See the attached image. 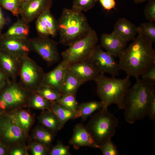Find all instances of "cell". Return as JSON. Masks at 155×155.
<instances>
[{"label": "cell", "instance_id": "obj_1", "mask_svg": "<svg viewBox=\"0 0 155 155\" xmlns=\"http://www.w3.org/2000/svg\"><path fill=\"white\" fill-rule=\"evenodd\" d=\"M138 35L118 57L120 70L136 79L155 64L152 43L142 34Z\"/></svg>", "mask_w": 155, "mask_h": 155}, {"label": "cell", "instance_id": "obj_2", "mask_svg": "<svg viewBox=\"0 0 155 155\" xmlns=\"http://www.w3.org/2000/svg\"><path fill=\"white\" fill-rule=\"evenodd\" d=\"M136 82L128 90L124 101V117L130 124L144 118L147 116L152 96L155 92L154 85L142 79Z\"/></svg>", "mask_w": 155, "mask_h": 155}, {"label": "cell", "instance_id": "obj_3", "mask_svg": "<svg viewBox=\"0 0 155 155\" xmlns=\"http://www.w3.org/2000/svg\"><path fill=\"white\" fill-rule=\"evenodd\" d=\"M57 21L59 43L64 46L85 37L93 30L85 15L72 8H64Z\"/></svg>", "mask_w": 155, "mask_h": 155}, {"label": "cell", "instance_id": "obj_4", "mask_svg": "<svg viewBox=\"0 0 155 155\" xmlns=\"http://www.w3.org/2000/svg\"><path fill=\"white\" fill-rule=\"evenodd\" d=\"M130 76L123 79L115 77H108L100 73L95 79L97 94L101 101L107 108L113 104H116L119 109H124L125 95L131 86Z\"/></svg>", "mask_w": 155, "mask_h": 155}, {"label": "cell", "instance_id": "obj_5", "mask_svg": "<svg viewBox=\"0 0 155 155\" xmlns=\"http://www.w3.org/2000/svg\"><path fill=\"white\" fill-rule=\"evenodd\" d=\"M91 118L86 127L96 144L99 147L114 135L118 123V119L103 108Z\"/></svg>", "mask_w": 155, "mask_h": 155}, {"label": "cell", "instance_id": "obj_6", "mask_svg": "<svg viewBox=\"0 0 155 155\" xmlns=\"http://www.w3.org/2000/svg\"><path fill=\"white\" fill-rule=\"evenodd\" d=\"M98 40L96 32L92 30L88 35L74 42L61 53L63 60L70 65L86 59Z\"/></svg>", "mask_w": 155, "mask_h": 155}, {"label": "cell", "instance_id": "obj_7", "mask_svg": "<svg viewBox=\"0 0 155 155\" xmlns=\"http://www.w3.org/2000/svg\"><path fill=\"white\" fill-rule=\"evenodd\" d=\"M44 73L43 69L28 56L22 59L20 82L31 92H37L42 85Z\"/></svg>", "mask_w": 155, "mask_h": 155}, {"label": "cell", "instance_id": "obj_8", "mask_svg": "<svg viewBox=\"0 0 155 155\" xmlns=\"http://www.w3.org/2000/svg\"><path fill=\"white\" fill-rule=\"evenodd\" d=\"M31 93L20 82H18L17 81L12 80L10 83L0 92V98L6 104L7 110L11 111L28 106Z\"/></svg>", "mask_w": 155, "mask_h": 155}, {"label": "cell", "instance_id": "obj_9", "mask_svg": "<svg viewBox=\"0 0 155 155\" xmlns=\"http://www.w3.org/2000/svg\"><path fill=\"white\" fill-rule=\"evenodd\" d=\"M31 51L38 54L51 65L57 62L60 57L58 51V43L49 37H38L28 39Z\"/></svg>", "mask_w": 155, "mask_h": 155}, {"label": "cell", "instance_id": "obj_10", "mask_svg": "<svg viewBox=\"0 0 155 155\" xmlns=\"http://www.w3.org/2000/svg\"><path fill=\"white\" fill-rule=\"evenodd\" d=\"M27 135L5 115H0V137L10 149L24 146Z\"/></svg>", "mask_w": 155, "mask_h": 155}, {"label": "cell", "instance_id": "obj_11", "mask_svg": "<svg viewBox=\"0 0 155 155\" xmlns=\"http://www.w3.org/2000/svg\"><path fill=\"white\" fill-rule=\"evenodd\" d=\"M114 57L103 51L99 44L96 45L86 59L90 61L100 73H108L112 76L118 75L120 70Z\"/></svg>", "mask_w": 155, "mask_h": 155}, {"label": "cell", "instance_id": "obj_12", "mask_svg": "<svg viewBox=\"0 0 155 155\" xmlns=\"http://www.w3.org/2000/svg\"><path fill=\"white\" fill-rule=\"evenodd\" d=\"M0 49L5 51L21 59L28 57L32 51L28 39L0 35Z\"/></svg>", "mask_w": 155, "mask_h": 155}, {"label": "cell", "instance_id": "obj_13", "mask_svg": "<svg viewBox=\"0 0 155 155\" xmlns=\"http://www.w3.org/2000/svg\"><path fill=\"white\" fill-rule=\"evenodd\" d=\"M52 0H30L22 3L19 12L21 18L29 24L52 6Z\"/></svg>", "mask_w": 155, "mask_h": 155}, {"label": "cell", "instance_id": "obj_14", "mask_svg": "<svg viewBox=\"0 0 155 155\" xmlns=\"http://www.w3.org/2000/svg\"><path fill=\"white\" fill-rule=\"evenodd\" d=\"M36 27L39 36L55 37L58 33L57 21L50 9L42 13L37 18Z\"/></svg>", "mask_w": 155, "mask_h": 155}, {"label": "cell", "instance_id": "obj_15", "mask_svg": "<svg viewBox=\"0 0 155 155\" xmlns=\"http://www.w3.org/2000/svg\"><path fill=\"white\" fill-rule=\"evenodd\" d=\"M69 69L83 84L94 80L100 73L94 65L87 59L69 65Z\"/></svg>", "mask_w": 155, "mask_h": 155}, {"label": "cell", "instance_id": "obj_16", "mask_svg": "<svg viewBox=\"0 0 155 155\" xmlns=\"http://www.w3.org/2000/svg\"><path fill=\"white\" fill-rule=\"evenodd\" d=\"M22 59L0 49V67L13 81L16 82L19 75Z\"/></svg>", "mask_w": 155, "mask_h": 155}, {"label": "cell", "instance_id": "obj_17", "mask_svg": "<svg viewBox=\"0 0 155 155\" xmlns=\"http://www.w3.org/2000/svg\"><path fill=\"white\" fill-rule=\"evenodd\" d=\"M125 42L114 32L103 33L100 37V46L114 57H118L126 48Z\"/></svg>", "mask_w": 155, "mask_h": 155}, {"label": "cell", "instance_id": "obj_18", "mask_svg": "<svg viewBox=\"0 0 155 155\" xmlns=\"http://www.w3.org/2000/svg\"><path fill=\"white\" fill-rule=\"evenodd\" d=\"M69 143L76 150L83 146L99 148L86 127L81 123L77 124L75 127L73 135Z\"/></svg>", "mask_w": 155, "mask_h": 155}, {"label": "cell", "instance_id": "obj_19", "mask_svg": "<svg viewBox=\"0 0 155 155\" xmlns=\"http://www.w3.org/2000/svg\"><path fill=\"white\" fill-rule=\"evenodd\" d=\"M69 65L63 60L53 70L44 73L42 85L52 87L60 92L65 74Z\"/></svg>", "mask_w": 155, "mask_h": 155}, {"label": "cell", "instance_id": "obj_20", "mask_svg": "<svg viewBox=\"0 0 155 155\" xmlns=\"http://www.w3.org/2000/svg\"><path fill=\"white\" fill-rule=\"evenodd\" d=\"M113 32L127 43L133 40L138 33L137 27L125 18L116 22Z\"/></svg>", "mask_w": 155, "mask_h": 155}, {"label": "cell", "instance_id": "obj_21", "mask_svg": "<svg viewBox=\"0 0 155 155\" xmlns=\"http://www.w3.org/2000/svg\"><path fill=\"white\" fill-rule=\"evenodd\" d=\"M5 114L27 134L34 121L33 117L30 113L21 108L10 111Z\"/></svg>", "mask_w": 155, "mask_h": 155}, {"label": "cell", "instance_id": "obj_22", "mask_svg": "<svg viewBox=\"0 0 155 155\" xmlns=\"http://www.w3.org/2000/svg\"><path fill=\"white\" fill-rule=\"evenodd\" d=\"M83 84L68 68L66 71L61 88L62 95L72 94L75 95L79 88Z\"/></svg>", "mask_w": 155, "mask_h": 155}, {"label": "cell", "instance_id": "obj_23", "mask_svg": "<svg viewBox=\"0 0 155 155\" xmlns=\"http://www.w3.org/2000/svg\"><path fill=\"white\" fill-rule=\"evenodd\" d=\"M30 32L29 24L22 18H18L4 34L16 38L27 39Z\"/></svg>", "mask_w": 155, "mask_h": 155}, {"label": "cell", "instance_id": "obj_24", "mask_svg": "<svg viewBox=\"0 0 155 155\" xmlns=\"http://www.w3.org/2000/svg\"><path fill=\"white\" fill-rule=\"evenodd\" d=\"M38 119L43 126L55 133L63 127L55 115L49 109L43 111Z\"/></svg>", "mask_w": 155, "mask_h": 155}, {"label": "cell", "instance_id": "obj_25", "mask_svg": "<svg viewBox=\"0 0 155 155\" xmlns=\"http://www.w3.org/2000/svg\"><path fill=\"white\" fill-rule=\"evenodd\" d=\"M49 109L55 115L63 127L69 120L76 118L75 112L55 102H52Z\"/></svg>", "mask_w": 155, "mask_h": 155}, {"label": "cell", "instance_id": "obj_26", "mask_svg": "<svg viewBox=\"0 0 155 155\" xmlns=\"http://www.w3.org/2000/svg\"><path fill=\"white\" fill-rule=\"evenodd\" d=\"M104 107V104L101 101L82 103L78 105L76 111V118L81 117L85 121L95 111Z\"/></svg>", "mask_w": 155, "mask_h": 155}, {"label": "cell", "instance_id": "obj_27", "mask_svg": "<svg viewBox=\"0 0 155 155\" xmlns=\"http://www.w3.org/2000/svg\"><path fill=\"white\" fill-rule=\"evenodd\" d=\"M55 133L42 125L38 126L34 130L32 136L36 141L49 148L54 140Z\"/></svg>", "mask_w": 155, "mask_h": 155}, {"label": "cell", "instance_id": "obj_28", "mask_svg": "<svg viewBox=\"0 0 155 155\" xmlns=\"http://www.w3.org/2000/svg\"><path fill=\"white\" fill-rule=\"evenodd\" d=\"M52 102L47 100L36 92L31 93L28 106L43 111L49 109Z\"/></svg>", "mask_w": 155, "mask_h": 155}, {"label": "cell", "instance_id": "obj_29", "mask_svg": "<svg viewBox=\"0 0 155 155\" xmlns=\"http://www.w3.org/2000/svg\"><path fill=\"white\" fill-rule=\"evenodd\" d=\"M37 92L45 98L51 102L57 101L62 95L60 92L55 88L44 85H41Z\"/></svg>", "mask_w": 155, "mask_h": 155}, {"label": "cell", "instance_id": "obj_30", "mask_svg": "<svg viewBox=\"0 0 155 155\" xmlns=\"http://www.w3.org/2000/svg\"><path fill=\"white\" fill-rule=\"evenodd\" d=\"M138 33L142 34L152 43L155 42V24L153 22L141 23L137 27Z\"/></svg>", "mask_w": 155, "mask_h": 155}, {"label": "cell", "instance_id": "obj_31", "mask_svg": "<svg viewBox=\"0 0 155 155\" xmlns=\"http://www.w3.org/2000/svg\"><path fill=\"white\" fill-rule=\"evenodd\" d=\"M55 102L75 112L78 106L75 95L72 94L62 95Z\"/></svg>", "mask_w": 155, "mask_h": 155}, {"label": "cell", "instance_id": "obj_32", "mask_svg": "<svg viewBox=\"0 0 155 155\" xmlns=\"http://www.w3.org/2000/svg\"><path fill=\"white\" fill-rule=\"evenodd\" d=\"M22 3L21 0H0V6L9 11L15 16L19 15Z\"/></svg>", "mask_w": 155, "mask_h": 155}, {"label": "cell", "instance_id": "obj_33", "mask_svg": "<svg viewBox=\"0 0 155 155\" xmlns=\"http://www.w3.org/2000/svg\"><path fill=\"white\" fill-rule=\"evenodd\" d=\"M98 0H73L72 8L76 11L86 12L92 9Z\"/></svg>", "mask_w": 155, "mask_h": 155}, {"label": "cell", "instance_id": "obj_34", "mask_svg": "<svg viewBox=\"0 0 155 155\" xmlns=\"http://www.w3.org/2000/svg\"><path fill=\"white\" fill-rule=\"evenodd\" d=\"M103 155H118L119 152L115 145L111 139L108 140L99 146Z\"/></svg>", "mask_w": 155, "mask_h": 155}, {"label": "cell", "instance_id": "obj_35", "mask_svg": "<svg viewBox=\"0 0 155 155\" xmlns=\"http://www.w3.org/2000/svg\"><path fill=\"white\" fill-rule=\"evenodd\" d=\"M30 148L33 155H45L49 151V148L37 141L31 144Z\"/></svg>", "mask_w": 155, "mask_h": 155}, {"label": "cell", "instance_id": "obj_36", "mask_svg": "<svg viewBox=\"0 0 155 155\" xmlns=\"http://www.w3.org/2000/svg\"><path fill=\"white\" fill-rule=\"evenodd\" d=\"M144 14L147 20L155 21V0H149L144 9Z\"/></svg>", "mask_w": 155, "mask_h": 155}, {"label": "cell", "instance_id": "obj_37", "mask_svg": "<svg viewBox=\"0 0 155 155\" xmlns=\"http://www.w3.org/2000/svg\"><path fill=\"white\" fill-rule=\"evenodd\" d=\"M50 155H70L69 147L65 146L61 143H59L53 146L49 151Z\"/></svg>", "mask_w": 155, "mask_h": 155}, {"label": "cell", "instance_id": "obj_38", "mask_svg": "<svg viewBox=\"0 0 155 155\" xmlns=\"http://www.w3.org/2000/svg\"><path fill=\"white\" fill-rule=\"evenodd\" d=\"M142 79L154 85L155 84V64L141 76Z\"/></svg>", "mask_w": 155, "mask_h": 155}, {"label": "cell", "instance_id": "obj_39", "mask_svg": "<svg viewBox=\"0 0 155 155\" xmlns=\"http://www.w3.org/2000/svg\"><path fill=\"white\" fill-rule=\"evenodd\" d=\"M9 76L0 67V92L11 82Z\"/></svg>", "mask_w": 155, "mask_h": 155}, {"label": "cell", "instance_id": "obj_40", "mask_svg": "<svg viewBox=\"0 0 155 155\" xmlns=\"http://www.w3.org/2000/svg\"><path fill=\"white\" fill-rule=\"evenodd\" d=\"M147 116L149 119L155 120V92L153 94L148 107Z\"/></svg>", "mask_w": 155, "mask_h": 155}, {"label": "cell", "instance_id": "obj_41", "mask_svg": "<svg viewBox=\"0 0 155 155\" xmlns=\"http://www.w3.org/2000/svg\"><path fill=\"white\" fill-rule=\"evenodd\" d=\"M26 148L24 146H19L10 149L9 154L10 155H28Z\"/></svg>", "mask_w": 155, "mask_h": 155}, {"label": "cell", "instance_id": "obj_42", "mask_svg": "<svg viewBox=\"0 0 155 155\" xmlns=\"http://www.w3.org/2000/svg\"><path fill=\"white\" fill-rule=\"evenodd\" d=\"M102 7L107 11L115 9L116 6L115 0H98Z\"/></svg>", "mask_w": 155, "mask_h": 155}, {"label": "cell", "instance_id": "obj_43", "mask_svg": "<svg viewBox=\"0 0 155 155\" xmlns=\"http://www.w3.org/2000/svg\"><path fill=\"white\" fill-rule=\"evenodd\" d=\"M6 23V20L4 16L0 6V32Z\"/></svg>", "mask_w": 155, "mask_h": 155}, {"label": "cell", "instance_id": "obj_44", "mask_svg": "<svg viewBox=\"0 0 155 155\" xmlns=\"http://www.w3.org/2000/svg\"><path fill=\"white\" fill-rule=\"evenodd\" d=\"M6 146L0 141V155H4L6 152Z\"/></svg>", "mask_w": 155, "mask_h": 155}, {"label": "cell", "instance_id": "obj_45", "mask_svg": "<svg viewBox=\"0 0 155 155\" xmlns=\"http://www.w3.org/2000/svg\"><path fill=\"white\" fill-rule=\"evenodd\" d=\"M136 4L141 3L149 0H133Z\"/></svg>", "mask_w": 155, "mask_h": 155}, {"label": "cell", "instance_id": "obj_46", "mask_svg": "<svg viewBox=\"0 0 155 155\" xmlns=\"http://www.w3.org/2000/svg\"><path fill=\"white\" fill-rule=\"evenodd\" d=\"M29 0H21V1L22 3H24L27 2Z\"/></svg>", "mask_w": 155, "mask_h": 155}]
</instances>
